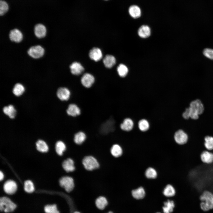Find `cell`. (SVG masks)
<instances>
[{
	"instance_id": "obj_1",
	"label": "cell",
	"mask_w": 213,
	"mask_h": 213,
	"mask_svg": "<svg viewBox=\"0 0 213 213\" xmlns=\"http://www.w3.org/2000/svg\"><path fill=\"white\" fill-rule=\"evenodd\" d=\"M200 207L204 211H207L213 209V194L208 191H204L200 197Z\"/></svg>"
},
{
	"instance_id": "obj_2",
	"label": "cell",
	"mask_w": 213,
	"mask_h": 213,
	"mask_svg": "<svg viewBox=\"0 0 213 213\" xmlns=\"http://www.w3.org/2000/svg\"><path fill=\"white\" fill-rule=\"evenodd\" d=\"M190 111V117L196 119L199 117V115L202 113L204 110L203 105L199 100L192 101L190 104L189 108Z\"/></svg>"
},
{
	"instance_id": "obj_3",
	"label": "cell",
	"mask_w": 213,
	"mask_h": 213,
	"mask_svg": "<svg viewBox=\"0 0 213 213\" xmlns=\"http://www.w3.org/2000/svg\"><path fill=\"white\" fill-rule=\"evenodd\" d=\"M16 205L8 198L1 197L0 199V210L8 213L11 212L16 209Z\"/></svg>"
},
{
	"instance_id": "obj_4",
	"label": "cell",
	"mask_w": 213,
	"mask_h": 213,
	"mask_svg": "<svg viewBox=\"0 0 213 213\" xmlns=\"http://www.w3.org/2000/svg\"><path fill=\"white\" fill-rule=\"evenodd\" d=\"M82 163L85 169L89 171L97 169L99 166L97 160L93 157L90 156L84 157Z\"/></svg>"
},
{
	"instance_id": "obj_5",
	"label": "cell",
	"mask_w": 213,
	"mask_h": 213,
	"mask_svg": "<svg viewBox=\"0 0 213 213\" xmlns=\"http://www.w3.org/2000/svg\"><path fill=\"white\" fill-rule=\"evenodd\" d=\"M59 183L60 186L68 192L72 191L74 187V180L70 177H62L59 180Z\"/></svg>"
},
{
	"instance_id": "obj_6",
	"label": "cell",
	"mask_w": 213,
	"mask_h": 213,
	"mask_svg": "<svg viewBox=\"0 0 213 213\" xmlns=\"http://www.w3.org/2000/svg\"><path fill=\"white\" fill-rule=\"evenodd\" d=\"M28 54L34 58H38L42 57L44 52V49L41 46L37 45L31 47L28 51Z\"/></svg>"
},
{
	"instance_id": "obj_7",
	"label": "cell",
	"mask_w": 213,
	"mask_h": 213,
	"mask_svg": "<svg viewBox=\"0 0 213 213\" xmlns=\"http://www.w3.org/2000/svg\"><path fill=\"white\" fill-rule=\"evenodd\" d=\"M174 138L175 141L178 144L183 145L188 141V137L187 134L183 131L180 130L175 133Z\"/></svg>"
},
{
	"instance_id": "obj_8",
	"label": "cell",
	"mask_w": 213,
	"mask_h": 213,
	"mask_svg": "<svg viewBox=\"0 0 213 213\" xmlns=\"http://www.w3.org/2000/svg\"><path fill=\"white\" fill-rule=\"evenodd\" d=\"M4 190L8 194H12L15 193L17 189V185L15 182L12 180H8L4 185Z\"/></svg>"
},
{
	"instance_id": "obj_9",
	"label": "cell",
	"mask_w": 213,
	"mask_h": 213,
	"mask_svg": "<svg viewBox=\"0 0 213 213\" xmlns=\"http://www.w3.org/2000/svg\"><path fill=\"white\" fill-rule=\"evenodd\" d=\"M95 81V78L93 75L88 73L84 74L82 76L81 82L82 85L85 87H91Z\"/></svg>"
},
{
	"instance_id": "obj_10",
	"label": "cell",
	"mask_w": 213,
	"mask_h": 213,
	"mask_svg": "<svg viewBox=\"0 0 213 213\" xmlns=\"http://www.w3.org/2000/svg\"><path fill=\"white\" fill-rule=\"evenodd\" d=\"M58 97L62 101L68 100L70 96V92L67 88L61 87L58 88L57 93Z\"/></svg>"
},
{
	"instance_id": "obj_11",
	"label": "cell",
	"mask_w": 213,
	"mask_h": 213,
	"mask_svg": "<svg viewBox=\"0 0 213 213\" xmlns=\"http://www.w3.org/2000/svg\"><path fill=\"white\" fill-rule=\"evenodd\" d=\"M89 57L92 59L97 62L102 58V54L101 50L99 48L94 47L90 51Z\"/></svg>"
},
{
	"instance_id": "obj_12",
	"label": "cell",
	"mask_w": 213,
	"mask_h": 213,
	"mask_svg": "<svg viewBox=\"0 0 213 213\" xmlns=\"http://www.w3.org/2000/svg\"><path fill=\"white\" fill-rule=\"evenodd\" d=\"M9 37L11 41L17 43L21 41L23 38L21 32L17 29H13L10 31Z\"/></svg>"
},
{
	"instance_id": "obj_13",
	"label": "cell",
	"mask_w": 213,
	"mask_h": 213,
	"mask_svg": "<svg viewBox=\"0 0 213 213\" xmlns=\"http://www.w3.org/2000/svg\"><path fill=\"white\" fill-rule=\"evenodd\" d=\"M72 73L75 75H79L81 74L84 70V68L79 62H75L72 63L70 66Z\"/></svg>"
},
{
	"instance_id": "obj_14",
	"label": "cell",
	"mask_w": 213,
	"mask_h": 213,
	"mask_svg": "<svg viewBox=\"0 0 213 213\" xmlns=\"http://www.w3.org/2000/svg\"><path fill=\"white\" fill-rule=\"evenodd\" d=\"M34 33L36 36L39 38L44 37L46 33L45 27L41 24H37L34 28Z\"/></svg>"
},
{
	"instance_id": "obj_15",
	"label": "cell",
	"mask_w": 213,
	"mask_h": 213,
	"mask_svg": "<svg viewBox=\"0 0 213 213\" xmlns=\"http://www.w3.org/2000/svg\"><path fill=\"white\" fill-rule=\"evenodd\" d=\"M200 158L203 163L211 164L213 162V153L208 151H204L200 155Z\"/></svg>"
},
{
	"instance_id": "obj_16",
	"label": "cell",
	"mask_w": 213,
	"mask_h": 213,
	"mask_svg": "<svg viewBox=\"0 0 213 213\" xmlns=\"http://www.w3.org/2000/svg\"><path fill=\"white\" fill-rule=\"evenodd\" d=\"M67 113L69 115L76 117L79 115L81 111L79 107L75 104H70L67 110Z\"/></svg>"
},
{
	"instance_id": "obj_17",
	"label": "cell",
	"mask_w": 213,
	"mask_h": 213,
	"mask_svg": "<svg viewBox=\"0 0 213 213\" xmlns=\"http://www.w3.org/2000/svg\"><path fill=\"white\" fill-rule=\"evenodd\" d=\"M62 166L67 172L73 171L75 169L74 161L71 158H68L64 160L62 162Z\"/></svg>"
},
{
	"instance_id": "obj_18",
	"label": "cell",
	"mask_w": 213,
	"mask_h": 213,
	"mask_svg": "<svg viewBox=\"0 0 213 213\" xmlns=\"http://www.w3.org/2000/svg\"><path fill=\"white\" fill-rule=\"evenodd\" d=\"M134 126L133 120L130 118H126L124 120L120 125V128L122 130L129 131L131 130Z\"/></svg>"
},
{
	"instance_id": "obj_19",
	"label": "cell",
	"mask_w": 213,
	"mask_h": 213,
	"mask_svg": "<svg viewBox=\"0 0 213 213\" xmlns=\"http://www.w3.org/2000/svg\"><path fill=\"white\" fill-rule=\"evenodd\" d=\"M151 29L149 26L143 25L139 29L138 34L140 37L143 38L148 37L151 34Z\"/></svg>"
},
{
	"instance_id": "obj_20",
	"label": "cell",
	"mask_w": 213,
	"mask_h": 213,
	"mask_svg": "<svg viewBox=\"0 0 213 213\" xmlns=\"http://www.w3.org/2000/svg\"><path fill=\"white\" fill-rule=\"evenodd\" d=\"M130 15L134 18H137L140 17L141 15V9L139 7L136 5H132L128 9Z\"/></svg>"
},
{
	"instance_id": "obj_21",
	"label": "cell",
	"mask_w": 213,
	"mask_h": 213,
	"mask_svg": "<svg viewBox=\"0 0 213 213\" xmlns=\"http://www.w3.org/2000/svg\"><path fill=\"white\" fill-rule=\"evenodd\" d=\"M116 59L113 56L110 55H106L103 60L105 66L107 68H111L115 64Z\"/></svg>"
},
{
	"instance_id": "obj_22",
	"label": "cell",
	"mask_w": 213,
	"mask_h": 213,
	"mask_svg": "<svg viewBox=\"0 0 213 213\" xmlns=\"http://www.w3.org/2000/svg\"><path fill=\"white\" fill-rule=\"evenodd\" d=\"M162 207L164 213H171L175 207V203L173 201L169 200L164 202Z\"/></svg>"
},
{
	"instance_id": "obj_23",
	"label": "cell",
	"mask_w": 213,
	"mask_h": 213,
	"mask_svg": "<svg viewBox=\"0 0 213 213\" xmlns=\"http://www.w3.org/2000/svg\"><path fill=\"white\" fill-rule=\"evenodd\" d=\"M132 196L137 199H140L144 198L145 195V192L142 187L133 190L132 191Z\"/></svg>"
},
{
	"instance_id": "obj_24",
	"label": "cell",
	"mask_w": 213,
	"mask_h": 213,
	"mask_svg": "<svg viewBox=\"0 0 213 213\" xmlns=\"http://www.w3.org/2000/svg\"><path fill=\"white\" fill-rule=\"evenodd\" d=\"M3 112L8 115L10 118L13 119L15 117L16 111L14 106L12 105H9L4 106L3 109Z\"/></svg>"
},
{
	"instance_id": "obj_25",
	"label": "cell",
	"mask_w": 213,
	"mask_h": 213,
	"mask_svg": "<svg viewBox=\"0 0 213 213\" xmlns=\"http://www.w3.org/2000/svg\"><path fill=\"white\" fill-rule=\"evenodd\" d=\"M95 204L96 207L100 210H103L108 204L106 199L102 196H99L96 200Z\"/></svg>"
},
{
	"instance_id": "obj_26",
	"label": "cell",
	"mask_w": 213,
	"mask_h": 213,
	"mask_svg": "<svg viewBox=\"0 0 213 213\" xmlns=\"http://www.w3.org/2000/svg\"><path fill=\"white\" fill-rule=\"evenodd\" d=\"M110 151L112 156L115 157L120 156L122 153V150L121 147L117 144L113 145Z\"/></svg>"
},
{
	"instance_id": "obj_27",
	"label": "cell",
	"mask_w": 213,
	"mask_h": 213,
	"mask_svg": "<svg viewBox=\"0 0 213 213\" xmlns=\"http://www.w3.org/2000/svg\"><path fill=\"white\" fill-rule=\"evenodd\" d=\"M175 193L176 191L175 188L170 184L167 185L163 191V194L165 196L167 197L174 196L175 195Z\"/></svg>"
},
{
	"instance_id": "obj_28",
	"label": "cell",
	"mask_w": 213,
	"mask_h": 213,
	"mask_svg": "<svg viewBox=\"0 0 213 213\" xmlns=\"http://www.w3.org/2000/svg\"><path fill=\"white\" fill-rule=\"evenodd\" d=\"M86 135L83 132H78L75 135L74 140L75 142L77 144H81L85 141Z\"/></svg>"
},
{
	"instance_id": "obj_29",
	"label": "cell",
	"mask_w": 213,
	"mask_h": 213,
	"mask_svg": "<svg viewBox=\"0 0 213 213\" xmlns=\"http://www.w3.org/2000/svg\"><path fill=\"white\" fill-rule=\"evenodd\" d=\"M25 90V88L22 84L20 83H17L14 85L12 92L15 95L18 96L22 95Z\"/></svg>"
},
{
	"instance_id": "obj_30",
	"label": "cell",
	"mask_w": 213,
	"mask_h": 213,
	"mask_svg": "<svg viewBox=\"0 0 213 213\" xmlns=\"http://www.w3.org/2000/svg\"><path fill=\"white\" fill-rule=\"evenodd\" d=\"M37 149L39 151L45 152L47 151L48 147L46 142L42 140H39L36 143Z\"/></svg>"
},
{
	"instance_id": "obj_31",
	"label": "cell",
	"mask_w": 213,
	"mask_h": 213,
	"mask_svg": "<svg viewBox=\"0 0 213 213\" xmlns=\"http://www.w3.org/2000/svg\"><path fill=\"white\" fill-rule=\"evenodd\" d=\"M66 149L65 144L62 141H59L56 144L55 149L57 153L59 155H62Z\"/></svg>"
},
{
	"instance_id": "obj_32",
	"label": "cell",
	"mask_w": 213,
	"mask_h": 213,
	"mask_svg": "<svg viewBox=\"0 0 213 213\" xmlns=\"http://www.w3.org/2000/svg\"><path fill=\"white\" fill-rule=\"evenodd\" d=\"M204 145L207 150L210 151L213 150V137L209 136L205 137Z\"/></svg>"
},
{
	"instance_id": "obj_33",
	"label": "cell",
	"mask_w": 213,
	"mask_h": 213,
	"mask_svg": "<svg viewBox=\"0 0 213 213\" xmlns=\"http://www.w3.org/2000/svg\"><path fill=\"white\" fill-rule=\"evenodd\" d=\"M138 127L140 130L143 132H145L147 131L149 129V124L147 120L142 119L139 121Z\"/></svg>"
},
{
	"instance_id": "obj_34",
	"label": "cell",
	"mask_w": 213,
	"mask_h": 213,
	"mask_svg": "<svg viewBox=\"0 0 213 213\" xmlns=\"http://www.w3.org/2000/svg\"><path fill=\"white\" fill-rule=\"evenodd\" d=\"M117 71L119 75L121 77H124L128 72L127 67L123 64H120L117 67Z\"/></svg>"
},
{
	"instance_id": "obj_35",
	"label": "cell",
	"mask_w": 213,
	"mask_h": 213,
	"mask_svg": "<svg viewBox=\"0 0 213 213\" xmlns=\"http://www.w3.org/2000/svg\"><path fill=\"white\" fill-rule=\"evenodd\" d=\"M145 175L146 177L149 179H154L157 176V173L155 169L152 167H149L146 170Z\"/></svg>"
},
{
	"instance_id": "obj_36",
	"label": "cell",
	"mask_w": 213,
	"mask_h": 213,
	"mask_svg": "<svg viewBox=\"0 0 213 213\" xmlns=\"http://www.w3.org/2000/svg\"><path fill=\"white\" fill-rule=\"evenodd\" d=\"M24 189L28 193H31L34 190V187L32 182L30 180L25 181L24 184Z\"/></svg>"
},
{
	"instance_id": "obj_37",
	"label": "cell",
	"mask_w": 213,
	"mask_h": 213,
	"mask_svg": "<svg viewBox=\"0 0 213 213\" xmlns=\"http://www.w3.org/2000/svg\"><path fill=\"white\" fill-rule=\"evenodd\" d=\"M44 210L46 213H60L55 204L47 205L45 206Z\"/></svg>"
},
{
	"instance_id": "obj_38",
	"label": "cell",
	"mask_w": 213,
	"mask_h": 213,
	"mask_svg": "<svg viewBox=\"0 0 213 213\" xmlns=\"http://www.w3.org/2000/svg\"><path fill=\"white\" fill-rule=\"evenodd\" d=\"M9 8L8 5L6 2L3 0L0 1V15H3L7 11Z\"/></svg>"
},
{
	"instance_id": "obj_39",
	"label": "cell",
	"mask_w": 213,
	"mask_h": 213,
	"mask_svg": "<svg viewBox=\"0 0 213 213\" xmlns=\"http://www.w3.org/2000/svg\"><path fill=\"white\" fill-rule=\"evenodd\" d=\"M203 54L206 57L213 60V49L206 48L204 50Z\"/></svg>"
},
{
	"instance_id": "obj_40",
	"label": "cell",
	"mask_w": 213,
	"mask_h": 213,
	"mask_svg": "<svg viewBox=\"0 0 213 213\" xmlns=\"http://www.w3.org/2000/svg\"><path fill=\"white\" fill-rule=\"evenodd\" d=\"M183 116L185 119H188L190 117L189 108L186 109L185 112L183 114Z\"/></svg>"
},
{
	"instance_id": "obj_41",
	"label": "cell",
	"mask_w": 213,
	"mask_h": 213,
	"mask_svg": "<svg viewBox=\"0 0 213 213\" xmlns=\"http://www.w3.org/2000/svg\"><path fill=\"white\" fill-rule=\"evenodd\" d=\"M4 178V175L3 173L1 171L0 172V180H1Z\"/></svg>"
},
{
	"instance_id": "obj_42",
	"label": "cell",
	"mask_w": 213,
	"mask_h": 213,
	"mask_svg": "<svg viewBox=\"0 0 213 213\" xmlns=\"http://www.w3.org/2000/svg\"><path fill=\"white\" fill-rule=\"evenodd\" d=\"M73 213H80L76 211V212H74Z\"/></svg>"
},
{
	"instance_id": "obj_43",
	"label": "cell",
	"mask_w": 213,
	"mask_h": 213,
	"mask_svg": "<svg viewBox=\"0 0 213 213\" xmlns=\"http://www.w3.org/2000/svg\"><path fill=\"white\" fill-rule=\"evenodd\" d=\"M108 213H113L111 211H110V212H109Z\"/></svg>"
},
{
	"instance_id": "obj_44",
	"label": "cell",
	"mask_w": 213,
	"mask_h": 213,
	"mask_svg": "<svg viewBox=\"0 0 213 213\" xmlns=\"http://www.w3.org/2000/svg\"><path fill=\"white\" fill-rule=\"evenodd\" d=\"M160 213V212H157V213Z\"/></svg>"
},
{
	"instance_id": "obj_45",
	"label": "cell",
	"mask_w": 213,
	"mask_h": 213,
	"mask_svg": "<svg viewBox=\"0 0 213 213\" xmlns=\"http://www.w3.org/2000/svg\"><path fill=\"white\" fill-rule=\"evenodd\" d=\"M104 0L107 1V0Z\"/></svg>"
}]
</instances>
